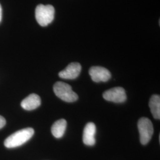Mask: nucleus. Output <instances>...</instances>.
Segmentation results:
<instances>
[{
  "mask_svg": "<svg viewBox=\"0 0 160 160\" xmlns=\"http://www.w3.org/2000/svg\"><path fill=\"white\" fill-rule=\"evenodd\" d=\"M41 99L36 94H31L26 98L23 99L21 103V106L26 110H32L37 109L40 106Z\"/></svg>",
  "mask_w": 160,
  "mask_h": 160,
  "instance_id": "9",
  "label": "nucleus"
},
{
  "mask_svg": "<svg viewBox=\"0 0 160 160\" xmlns=\"http://www.w3.org/2000/svg\"><path fill=\"white\" fill-rule=\"evenodd\" d=\"M1 20H2V7L0 4V23L1 22Z\"/></svg>",
  "mask_w": 160,
  "mask_h": 160,
  "instance_id": "13",
  "label": "nucleus"
},
{
  "mask_svg": "<svg viewBox=\"0 0 160 160\" xmlns=\"http://www.w3.org/2000/svg\"><path fill=\"white\" fill-rule=\"evenodd\" d=\"M89 74L93 81L106 82L111 78V74L108 69L102 67H92L89 70Z\"/></svg>",
  "mask_w": 160,
  "mask_h": 160,
  "instance_id": "6",
  "label": "nucleus"
},
{
  "mask_svg": "<svg viewBox=\"0 0 160 160\" xmlns=\"http://www.w3.org/2000/svg\"><path fill=\"white\" fill-rule=\"evenodd\" d=\"M151 113L156 119H160V97L159 95H152L149 102Z\"/></svg>",
  "mask_w": 160,
  "mask_h": 160,
  "instance_id": "11",
  "label": "nucleus"
},
{
  "mask_svg": "<svg viewBox=\"0 0 160 160\" xmlns=\"http://www.w3.org/2000/svg\"><path fill=\"white\" fill-rule=\"evenodd\" d=\"M67 122L64 119L56 121L52 126L51 132L53 137L56 138L62 137L67 128Z\"/></svg>",
  "mask_w": 160,
  "mask_h": 160,
  "instance_id": "10",
  "label": "nucleus"
},
{
  "mask_svg": "<svg viewBox=\"0 0 160 160\" xmlns=\"http://www.w3.org/2000/svg\"><path fill=\"white\" fill-rule=\"evenodd\" d=\"M53 92L58 97L66 102H74L78 98L71 86L61 81L57 82L54 84Z\"/></svg>",
  "mask_w": 160,
  "mask_h": 160,
  "instance_id": "3",
  "label": "nucleus"
},
{
  "mask_svg": "<svg viewBox=\"0 0 160 160\" xmlns=\"http://www.w3.org/2000/svg\"><path fill=\"white\" fill-rule=\"evenodd\" d=\"M55 8L51 5L39 4L35 10V17L37 22L42 26L49 25L54 19Z\"/></svg>",
  "mask_w": 160,
  "mask_h": 160,
  "instance_id": "2",
  "label": "nucleus"
},
{
  "mask_svg": "<svg viewBox=\"0 0 160 160\" xmlns=\"http://www.w3.org/2000/svg\"><path fill=\"white\" fill-rule=\"evenodd\" d=\"M140 141L142 145L148 143L153 135L154 127L151 121L147 118H141L138 122Z\"/></svg>",
  "mask_w": 160,
  "mask_h": 160,
  "instance_id": "4",
  "label": "nucleus"
},
{
  "mask_svg": "<svg viewBox=\"0 0 160 160\" xmlns=\"http://www.w3.org/2000/svg\"><path fill=\"white\" fill-rule=\"evenodd\" d=\"M34 133V129L32 128H24L16 132L6 138L4 141V146L7 148L20 147L30 139Z\"/></svg>",
  "mask_w": 160,
  "mask_h": 160,
  "instance_id": "1",
  "label": "nucleus"
},
{
  "mask_svg": "<svg viewBox=\"0 0 160 160\" xmlns=\"http://www.w3.org/2000/svg\"><path fill=\"white\" fill-rule=\"evenodd\" d=\"M103 97L106 100L114 103H123L126 100L125 90L120 87H114L106 91L103 93Z\"/></svg>",
  "mask_w": 160,
  "mask_h": 160,
  "instance_id": "5",
  "label": "nucleus"
},
{
  "mask_svg": "<svg viewBox=\"0 0 160 160\" xmlns=\"http://www.w3.org/2000/svg\"><path fill=\"white\" fill-rule=\"evenodd\" d=\"M6 120L5 118L0 116V129L6 125Z\"/></svg>",
  "mask_w": 160,
  "mask_h": 160,
  "instance_id": "12",
  "label": "nucleus"
},
{
  "mask_svg": "<svg viewBox=\"0 0 160 160\" xmlns=\"http://www.w3.org/2000/svg\"><path fill=\"white\" fill-rule=\"evenodd\" d=\"M81 71V66L78 62H72L69 64L66 68L59 73L60 78L63 79L73 80L78 77Z\"/></svg>",
  "mask_w": 160,
  "mask_h": 160,
  "instance_id": "7",
  "label": "nucleus"
},
{
  "mask_svg": "<svg viewBox=\"0 0 160 160\" xmlns=\"http://www.w3.org/2000/svg\"><path fill=\"white\" fill-rule=\"evenodd\" d=\"M96 132V127L94 123L89 122L86 125L82 135L84 143L88 146H92L96 143L95 135Z\"/></svg>",
  "mask_w": 160,
  "mask_h": 160,
  "instance_id": "8",
  "label": "nucleus"
}]
</instances>
